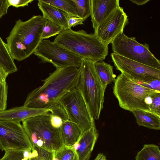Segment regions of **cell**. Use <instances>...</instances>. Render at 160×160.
Returning a JSON list of instances; mask_svg holds the SVG:
<instances>
[{
	"label": "cell",
	"instance_id": "cell-1",
	"mask_svg": "<svg viewBox=\"0 0 160 160\" xmlns=\"http://www.w3.org/2000/svg\"><path fill=\"white\" fill-rule=\"evenodd\" d=\"M80 69L76 67L56 68L41 86L28 93L23 106L34 108H46L58 104L60 99L77 88Z\"/></svg>",
	"mask_w": 160,
	"mask_h": 160
},
{
	"label": "cell",
	"instance_id": "cell-2",
	"mask_svg": "<svg viewBox=\"0 0 160 160\" xmlns=\"http://www.w3.org/2000/svg\"><path fill=\"white\" fill-rule=\"evenodd\" d=\"M47 21L38 15L25 21L20 19L16 21L6 38L7 46L13 60L21 61L34 53L42 40L43 28Z\"/></svg>",
	"mask_w": 160,
	"mask_h": 160
},
{
	"label": "cell",
	"instance_id": "cell-3",
	"mask_svg": "<svg viewBox=\"0 0 160 160\" xmlns=\"http://www.w3.org/2000/svg\"><path fill=\"white\" fill-rule=\"evenodd\" d=\"M53 42L82 59L94 62L103 61L108 54V45L94 33H88L83 30L63 29Z\"/></svg>",
	"mask_w": 160,
	"mask_h": 160
},
{
	"label": "cell",
	"instance_id": "cell-4",
	"mask_svg": "<svg viewBox=\"0 0 160 160\" xmlns=\"http://www.w3.org/2000/svg\"><path fill=\"white\" fill-rule=\"evenodd\" d=\"M94 63L82 59L77 88L85 101L91 118L94 120L99 118L103 108L105 90L96 72Z\"/></svg>",
	"mask_w": 160,
	"mask_h": 160
},
{
	"label": "cell",
	"instance_id": "cell-5",
	"mask_svg": "<svg viewBox=\"0 0 160 160\" xmlns=\"http://www.w3.org/2000/svg\"><path fill=\"white\" fill-rule=\"evenodd\" d=\"M113 93L123 109L131 112L140 109L149 111L150 96L157 91L145 87L123 74L114 81Z\"/></svg>",
	"mask_w": 160,
	"mask_h": 160
},
{
	"label": "cell",
	"instance_id": "cell-6",
	"mask_svg": "<svg viewBox=\"0 0 160 160\" xmlns=\"http://www.w3.org/2000/svg\"><path fill=\"white\" fill-rule=\"evenodd\" d=\"M50 112L24 120L22 126L32 147L55 152L64 146L60 129L54 127L51 123Z\"/></svg>",
	"mask_w": 160,
	"mask_h": 160
},
{
	"label": "cell",
	"instance_id": "cell-7",
	"mask_svg": "<svg viewBox=\"0 0 160 160\" xmlns=\"http://www.w3.org/2000/svg\"><path fill=\"white\" fill-rule=\"evenodd\" d=\"M111 43L112 53L160 70V62L150 52L148 45L139 43L135 37H129L123 32Z\"/></svg>",
	"mask_w": 160,
	"mask_h": 160
},
{
	"label": "cell",
	"instance_id": "cell-8",
	"mask_svg": "<svg viewBox=\"0 0 160 160\" xmlns=\"http://www.w3.org/2000/svg\"><path fill=\"white\" fill-rule=\"evenodd\" d=\"M33 53L40 59V63H51L56 68H80L82 60L53 42L46 39L41 41Z\"/></svg>",
	"mask_w": 160,
	"mask_h": 160
},
{
	"label": "cell",
	"instance_id": "cell-9",
	"mask_svg": "<svg viewBox=\"0 0 160 160\" xmlns=\"http://www.w3.org/2000/svg\"><path fill=\"white\" fill-rule=\"evenodd\" d=\"M58 104L65 110L68 120L79 127L82 134L90 128L92 118L77 87L63 96Z\"/></svg>",
	"mask_w": 160,
	"mask_h": 160
},
{
	"label": "cell",
	"instance_id": "cell-10",
	"mask_svg": "<svg viewBox=\"0 0 160 160\" xmlns=\"http://www.w3.org/2000/svg\"><path fill=\"white\" fill-rule=\"evenodd\" d=\"M0 149L32 151L33 147L20 123L0 120Z\"/></svg>",
	"mask_w": 160,
	"mask_h": 160
},
{
	"label": "cell",
	"instance_id": "cell-11",
	"mask_svg": "<svg viewBox=\"0 0 160 160\" xmlns=\"http://www.w3.org/2000/svg\"><path fill=\"white\" fill-rule=\"evenodd\" d=\"M111 56L117 70L137 82L160 79V70L112 52Z\"/></svg>",
	"mask_w": 160,
	"mask_h": 160
},
{
	"label": "cell",
	"instance_id": "cell-12",
	"mask_svg": "<svg viewBox=\"0 0 160 160\" xmlns=\"http://www.w3.org/2000/svg\"><path fill=\"white\" fill-rule=\"evenodd\" d=\"M129 23L128 16L122 7L113 11L94 30V34L103 44L108 45Z\"/></svg>",
	"mask_w": 160,
	"mask_h": 160
},
{
	"label": "cell",
	"instance_id": "cell-13",
	"mask_svg": "<svg viewBox=\"0 0 160 160\" xmlns=\"http://www.w3.org/2000/svg\"><path fill=\"white\" fill-rule=\"evenodd\" d=\"M99 134L94 120L92 118L90 128L84 132L71 148L77 154L78 160H89Z\"/></svg>",
	"mask_w": 160,
	"mask_h": 160
},
{
	"label": "cell",
	"instance_id": "cell-14",
	"mask_svg": "<svg viewBox=\"0 0 160 160\" xmlns=\"http://www.w3.org/2000/svg\"><path fill=\"white\" fill-rule=\"evenodd\" d=\"M52 110V107L46 108H32L23 105L16 107L0 111V120L20 123L32 117L47 114Z\"/></svg>",
	"mask_w": 160,
	"mask_h": 160
},
{
	"label": "cell",
	"instance_id": "cell-15",
	"mask_svg": "<svg viewBox=\"0 0 160 160\" xmlns=\"http://www.w3.org/2000/svg\"><path fill=\"white\" fill-rule=\"evenodd\" d=\"M119 0H90V16L95 30L109 15L120 6Z\"/></svg>",
	"mask_w": 160,
	"mask_h": 160
},
{
	"label": "cell",
	"instance_id": "cell-16",
	"mask_svg": "<svg viewBox=\"0 0 160 160\" xmlns=\"http://www.w3.org/2000/svg\"><path fill=\"white\" fill-rule=\"evenodd\" d=\"M38 6L43 17L61 26L63 29H69L68 20L71 16L66 12L50 4L38 1Z\"/></svg>",
	"mask_w": 160,
	"mask_h": 160
},
{
	"label": "cell",
	"instance_id": "cell-17",
	"mask_svg": "<svg viewBox=\"0 0 160 160\" xmlns=\"http://www.w3.org/2000/svg\"><path fill=\"white\" fill-rule=\"evenodd\" d=\"M60 131L63 146L68 147L73 146L82 134L79 127L68 119L63 122Z\"/></svg>",
	"mask_w": 160,
	"mask_h": 160
},
{
	"label": "cell",
	"instance_id": "cell-18",
	"mask_svg": "<svg viewBox=\"0 0 160 160\" xmlns=\"http://www.w3.org/2000/svg\"><path fill=\"white\" fill-rule=\"evenodd\" d=\"M131 112L139 126L155 130H160V116L150 112L142 110H134Z\"/></svg>",
	"mask_w": 160,
	"mask_h": 160
},
{
	"label": "cell",
	"instance_id": "cell-19",
	"mask_svg": "<svg viewBox=\"0 0 160 160\" xmlns=\"http://www.w3.org/2000/svg\"><path fill=\"white\" fill-rule=\"evenodd\" d=\"M94 66L96 72L106 90L108 85L114 82L116 80V75L113 72V67L103 61L94 62Z\"/></svg>",
	"mask_w": 160,
	"mask_h": 160
},
{
	"label": "cell",
	"instance_id": "cell-20",
	"mask_svg": "<svg viewBox=\"0 0 160 160\" xmlns=\"http://www.w3.org/2000/svg\"><path fill=\"white\" fill-rule=\"evenodd\" d=\"M0 66L8 74L17 72L18 68L5 43L0 37Z\"/></svg>",
	"mask_w": 160,
	"mask_h": 160
},
{
	"label": "cell",
	"instance_id": "cell-21",
	"mask_svg": "<svg viewBox=\"0 0 160 160\" xmlns=\"http://www.w3.org/2000/svg\"><path fill=\"white\" fill-rule=\"evenodd\" d=\"M135 160H160L159 146L154 144H145L137 152Z\"/></svg>",
	"mask_w": 160,
	"mask_h": 160
},
{
	"label": "cell",
	"instance_id": "cell-22",
	"mask_svg": "<svg viewBox=\"0 0 160 160\" xmlns=\"http://www.w3.org/2000/svg\"><path fill=\"white\" fill-rule=\"evenodd\" d=\"M44 3L54 6L70 16L79 17L76 5L73 0H41Z\"/></svg>",
	"mask_w": 160,
	"mask_h": 160
},
{
	"label": "cell",
	"instance_id": "cell-23",
	"mask_svg": "<svg viewBox=\"0 0 160 160\" xmlns=\"http://www.w3.org/2000/svg\"><path fill=\"white\" fill-rule=\"evenodd\" d=\"M32 151L9 150L5 151L0 160H30Z\"/></svg>",
	"mask_w": 160,
	"mask_h": 160
},
{
	"label": "cell",
	"instance_id": "cell-24",
	"mask_svg": "<svg viewBox=\"0 0 160 160\" xmlns=\"http://www.w3.org/2000/svg\"><path fill=\"white\" fill-rule=\"evenodd\" d=\"M52 160H78V156L71 147L63 146L54 152Z\"/></svg>",
	"mask_w": 160,
	"mask_h": 160
},
{
	"label": "cell",
	"instance_id": "cell-25",
	"mask_svg": "<svg viewBox=\"0 0 160 160\" xmlns=\"http://www.w3.org/2000/svg\"><path fill=\"white\" fill-rule=\"evenodd\" d=\"M62 30L61 26L50 21L48 20L43 28L41 38L42 40L57 35Z\"/></svg>",
	"mask_w": 160,
	"mask_h": 160
},
{
	"label": "cell",
	"instance_id": "cell-26",
	"mask_svg": "<svg viewBox=\"0 0 160 160\" xmlns=\"http://www.w3.org/2000/svg\"><path fill=\"white\" fill-rule=\"evenodd\" d=\"M54 152L33 147L30 160H52Z\"/></svg>",
	"mask_w": 160,
	"mask_h": 160
},
{
	"label": "cell",
	"instance_id": "cell-27",
	"mask_svg": "<svg viewBox=\"0 0 160 160\" xmlns=\"http://www.w3.org/2000/svg\"><path fill=\"white\" fill-rule=\"evenodd\" d=\"M77 10L78 16L86 20L90 16V0H73Z\"/></svg>",
	"mask_w": 160,
	"mask_h": 160
},
{
	"label": "cell",
	"instance_id": "cell-28",
	"mask_svg": "<svg viewBox=\"0 0 160 160\" xmlns=\"http://www.w3.org/2000/svg\"><path fill=\"white\" fill-rule=\"evenodd\" d=\"M150 112L160 116V92H157L150 96L149 104Z\"/></svg>",
	"mask_w": 160,
	"mask_h": 160
},
{
	"label": "cell",
	"instance_id": "cell-29",
	"mask_svg": "<svg viewBox=\"0 0 160 160\" xmlns=\"http://www.w3.org/2000/svg\"><path fill=\"white\" fill-rule=\"evenodd\" d=\"M8 93V85L6 81L0 83V111L6 110Z\"/></svg>",
	"mask_w": 160,
	"mask_h": 160
},
{
	"label": "cell",
	"instance_id": "cell-30",
	"mask_svg": "<svg viewBox=\"0 0 160 160\" xmlns=\"http://www.w3.org/2000/svg\"><path fill=\"white\" fill-rule=\"evenodd\" d=\"M137 82L147 88L157 91H160V79Z\"/></svg>",
	"mask_w": 160,
	"mask_h": 160
},
{
	"label": "cell",
	"instance_id": "cell-31",
	"mask_svg": "<svg viewBox=\"0 0 160 160\" xmlns=\"http://www.w3.org/2000/svg\"><path fill=\"white\" fill-rule=\"evenodd\" d=\"M33 0H8L10 6L16 8L28 6L29 3L32 2Z\"/></svg>",
	"mask_w": 160,
	"mask_h": 160
},
{
	"label": "cell",
	"instance_id": "cell-32",
	"mask_svg": "<svg viewBox=\"0 0 160 160\" xmlns=\"http://www.w3.org/2000/svg\"><path fill=\"white\" fill-rule=\"evenodd\" d=\"M84 19L79 17L71 16L68 20V26L69 28H71L79 25L83 24V22L85 21Z\"/></svg>",
	"mask_w": 160,
	"mask_h": 160
},
{
	"label": "cell",
	"instance_id": "cell-33",
	"mask_svg": "<svg viewBox=\"0 0 160 160\" xmlns=\"http://www.w3.org/2000/svg\"><path fill=\"white\" fill-rule=\"evenodd\" d=\"M9 7L8 0H0V18L7 13Z\"/></svg>",
	"mask_w": 160,
	"mask_h": 160
},
{
	"label": "cell",
	"instance_id": "cell-34",
	"mask_svg": "<svg viewBox=\"0 0 160 160\" xmlns=\"http://www.w3.org/2000/svg\"><path fill=\"white\" fill-rule=\"evenodd\" d=\"M8 74V73L0 66V83L6 82Z\"/></svg>",
	"mask_w": 160,
	"mask_h": 160
},
{
	"label": "cell",
	"instance_id": "cell-35",
	"mask_svg": "<svg viewBox=\"0 0 160 160\" xmlns=\"http://www.w3.org/2000/svg\"><path fill=\"white\" fill-rule=\"evenodd\" d=\"M150 1V0H130V1L138 5H143Z\"/></svg>",
	"mask_w": 160,
	"mask_h": 160
},
{
	"label": "cell",
	"instance_id": "cell-36",
	"mask_svg": "<svg viewBox=\"0 0 160 160\" xmlns=\"http://www.w3.org/2000/svg\"><path fill=\"white\" fill-rule=\"evenodd\" d=\"M94 160H108L106 156L103 153H99Z\"/></svg>",
	"mask_w": 160,
	"mask_h": 160
}]
</instances>
